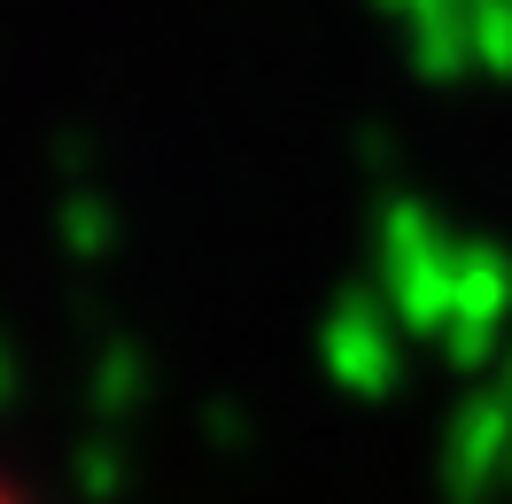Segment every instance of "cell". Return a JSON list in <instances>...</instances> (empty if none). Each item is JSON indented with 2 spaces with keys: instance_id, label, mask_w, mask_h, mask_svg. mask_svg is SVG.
<instances>
[{
  "instance_id": "1",
  "label": "cell",
  "mask_w": 512,
  "mask_h": 504,
  "mask_svg": "<svg viewBox=\"0 0 512 504\" xmlns=\"http://www.w3.org/2000/svg\"><path fill=\"white\" fill-rule=\"evenodd\" d=\"M0 504H16V497H8V489H0Z\"/></svg>"
}]
</instances>
